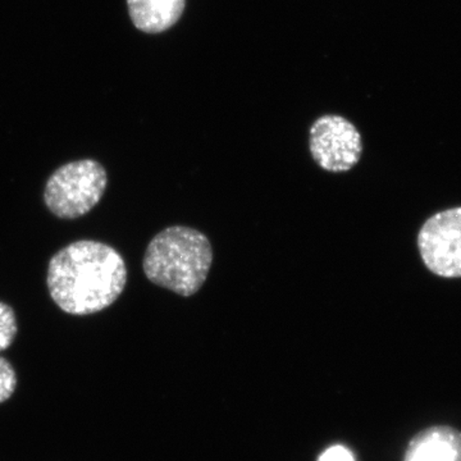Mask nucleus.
I'll return each instance as SVG.
<instances>
[{
  "mask_svg": "<svg viewBox=\"0 0 461 461\" xmlns=\"http://www.w3.org/2000/svg\"><path fill=\"white\" fill-rule=\"evenodd\" d=\"M403 461H461V430L445 424L420 430L409 441Z\"/></svg>",
  "mask_w": 461,
  "mask_h": 461,
  "instance_id": "nucleus-6",
  "label": "nucleus"
},
{
  "mask_svg": "<svg viewBox=\"0 0 461 461\" xmlns=\"http://www.w3.org/2000/svg\"><path fill=\"white\" fill-rule=\"evenodd\" d=\"M309 149L315 163L324 171L348 172L362 158V135L342 115H321L312 124Z\"/></svg>",
  "mask_w": 461,
  "mask_h": 461,
  "instance_id": "nucleus-5",
  "label": "nucleus"
},
{
  "mask_svg": "<svg viewBox=\"0 0 461 461\" xmlns=\"http://www.w3.org/2000/svg\"><path fill=\"white\" fill-rule=\"evenodd\" d=\"M104 167L95 160L84 159L59 167L47 182L44 202L48 209L62 220H75L89 213L107 189Z\"/></svg>",
  "mask_w": 461,
  "mask_h": 461,
  "instance_id": "nucleus-3",
  "label": "nucleus"
},
{
  "mask_svg": "<svg viewBox=\"0 0 461 461\" xmlns=\"http://www.w3.org/2000/svg\"><path fill=\"white\" fill-rule=\"evenodd\" d=\"M17 320L11 306L0 303V351L7 350L17 336Z\"/></svg>",
  "mask_w": 461,
  "mask_h": 461,
  "instance_id": "nucleus-8",
  "label": "nucleus"
},
{
  "mask_svg": "<svg viewBox=\"0 0 461 461\" xmlns=\"http://www.w3.org/2000/svg\"><path fill=\"white\" fill-rule=\"evenodd\" d=\"M126 282L122 256L109 245L91 240L63 248L51 258L48 268L51 299L72 315L104 311L121 296Z\"/></svg>",
  "mask_w": 461,
  "mask_h": 461,
  "instance_id": "nucleus-1",
  "label": "nucleus"
},
{
  "mask_svg": "<svg viewBox=\"0 0 461 461\" xmlns=\"http://www.w3.org/2000/svg\"><path fill=\"white\" fill-rule=\"evenodd\" d=\"M424 266L446 280L461 278V206L430 215L418 233Z\"/></svg>",
  "mask_w": 461,
  "mask_h": 461,
  "instance_id": "nucleus-4",
  "label": "nucleus"
},
{
  "mask_svg": "<svg viewBox=\"0 0 461 461\" xmlns=\"http://www.w3.org/2000/svg\"><path fill=\"white\" fill-rule=\"evenodd\" d=\"M17 373L5 357H0V403L7 402L17 390Z\"/></svg>",
  "mask_w": 461,
  "mask_h": 461,
  "instance_id": "nucleus-9",
  "label": "nucleus"
},
{
  "mask_svg": "<svg viewBox=\"0 0 461 461\" xmlns=\"http://www.w3.org/2000/svg\"><path fill=\"white\" fill-rule=\"evenodd\" d=\"M127 7L136 29L147 33H159L178 23L186 7V0H127Z\"/></svg>",
  "mask_w": 461,
  "mask_h": 461,
  "instance_id": "nucleus-7",
  "label": "nucleus"
},
{
  "mask_svg": "<svg viewBox=\"0 0 461 461\" xmlns=\"http://www.w3.org/2000/svg\"><path fill=\"white\" fill-rule=\"evenodd\" d=\"M212 263L213 249L204 233L172 226L149 242L142 268L148 280L157 286L190 297L205 284Z\"/></svg>",
  "mask_w": 461,
  "mask_h": 461,
  "instance_id": "nucleus-2",
  "label": "nucleus"
},
{
  "mask_svg": "<svg viewBox=\"0 0 461 461\" xmlns=\"http://www.w3.org/2000/svg\"><path fill=\"white\" fill-rule=\"evenodd\" d=\"M318 461H355L353 453L345 446L335 445L327 448Z\"/></svg>",
  "mask_w": 461,
  "mask_h": 461,
  "instance_id": "nucleus-10",
  "label": "nucleus"
}]
</instances>
